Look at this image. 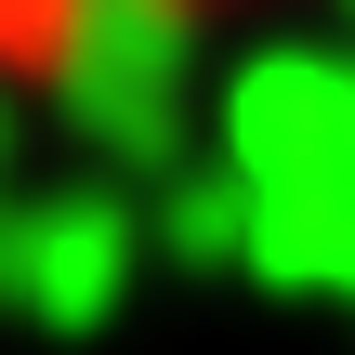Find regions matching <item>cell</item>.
I'll return each instance as SVG.
<instances>
[{
  "instance_id": "cell-1",
  "label": "cell",
  "mask_w": 355,
  "mask_h": 355,
  "mask_svg": "<svg viewBox=\"0 0 355 355\" xmlns=\"http://www.w3.org/2000/svg\"><path fill=\"white\" fill-rule=\"evenodd\" d=\"M290 13H343V0H0V79L53 92V79H105V66H158L198 40H250Z\"/></svg>"
}]
</instances>
